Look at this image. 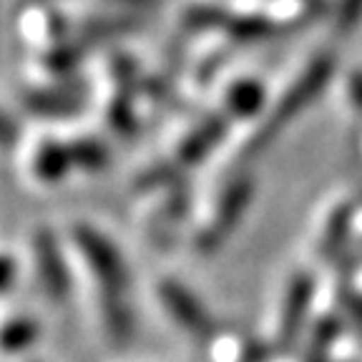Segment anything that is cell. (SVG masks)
<instances>
[{"mask_svg":"<svg viewBox=\"0 0 362 362\" xmlns=\"http://www.w3.org/2000/svg\"><path fill=\"white\" fill-rule=\"evenodd\" d=\"M342 302H345V310L350 315V320L362 329V292L357 289H345L342 292Z\"/></svg>","mask_w":362,"mask_h":362,"instance_id":"cell-22","label":"cell"},{"mask_svg":"<svg viewBox=\"0 0 362 362\" xmlns=\"http://www.w3.org/2000/svg\"><path fill=\"white\" fill-rule=\"evenodd\" d=\"M45 63L53 68V71H71V68L78 63V51H76L74 45H66L61 43L56 48V51L48 53V58H45Z\"/></svg>","mask_w":362,"mask_h":362,"instance_id":"cell-21","label":"cell"},{"mask_svg":"<svg viewBox=\"0 0 362 362\" xmlns=\"http://www.w3.org/2000/svg\"><path fill=\"white\" fill-rule=\"evenodd\" d=\"M74 242L78 244L93 277L103 287V297H124L126 287H129V272H126L124 257L119 255V249L88 224L76 226Z\"/></svg>","mask_w":362,"mask_h":362,"instance_id":"cell-2","label":"cell"},{"mask_svg":"<svg viewBox=\"0 0 362 362\" xmlns=\"http://www.w3.org/2000/svg\"><path fill=\"white\" fill-rule=\"evenodd\" d=\"M111 124L116 131H121V134H129V131H134L136 126V119H134V111H131L129 101L126 98H116L111 106Z\"/></svg>","mask_w":362,"mask_h":362,"instance_id":"cell-20","label":"cell"},{"mask_svg":"<svg viewBox=\"0 0 362 362\" xmlns=\"http://www.w3.org/2000/svg\"><path fill=\"white\" fill-rule=\"evenodd\" d=\"M347 93H350L352 106L362 113V71H352L350 74V78H347Z\"/></svg>","mask_w":362,"mask_h":362,"instance_id":"cell-23","label":"cell"},{"mask_svg":"<svg viewBox=\"0 0 362 362\" xmlns=\"http://www.w3.org/2000/svg\"><path fill=\"white\" fill-rule=\"evenodd\" d=\"M312 297H315V282H312V277L310 274H297L289 282L287 294H284V310L277 327V345L282 350H292L297 337H300L302 325H305L307 315H310Z\"/></svg>","mask_w":362,"mask_h":362,"instance_id":"cell-5","label":"cell"},{"mask_svg":"<svg viewBox=\"0 0 362 362\" xmlns=\"http://www.w3.org/2000/svg\"><path fill=\"white\" fill-rule=\"evenodd\" d=\"M352 206L350 204H339L334 206L332 214L327 216V224H325L322 232V242H320V249H322L327 257H337L342 249H345L347 239H350L352 232Z\"/></svg>","mask_w":362,"mask_h":362,"instance_id":"cell-10","label":"cell"},{"mask_svg":"<svg viewBox=\"0 0 362 362\" xmlns=\"http://www.w3.org/2000/svg\"><path fill=\"white\" fill-rule=\"evenodd\" d=\"M264 106V86L255 78H239L226 90V113L234 119H252Z\"/></svg>","mask_w":362,"mask_h":362,"instance_id":"cell-9","label":"cell"},{"mask_svg":"<svg viewBox=\"0 0 362 362\" xmlns=\"http://www.w3.org/2000/svg\"><path fill=\"white\" fill-rule=\"evenodd\" d=\"M13 131H16V121L11 116H6V121H3V139H6L8 146L13 144Z\"/></svg>","mask_w":362,"mask_h":362,"instance_id":"cell-25","label":"cell"},{"mask_svg":"<svg viewBox=\"0 0 362 362\" xmlns=\"http://www.w3.org/2000/svg\"><path fill=\"white\" fill-rule=\"evenodd\" d=\"M113 3H126V6H151L156 0H113Z\"/></svg>","mask_w":362,"mask_h":362,"instance_id":"cell-26","label":"cell"},{"mask_svg":"<svg viewBox=\"0 0 362 362\" xmlns=\"http://www.w3.org/2000/svg\"><path fill=\"white\" fill-rule=\"evenodd\" d=\"M224 33L229 38L239 40V43H255V40L269 38V35L277 33V25L267 16H252V13L239 16V13H232L224 25Z\"/></svg>","mask_w":362,"mask_h":362,"instance_id":"cell-11","label":"cell"},{"mask_svg":"<svg viewBox=\"0 0 362 362\" xmlns=\"http://www.w3.org/2000/svg\"><path fill=\"white\" fill-rule=\"evenodd\" d=\"M136 23L131 18H103V21H90L83 28V33L88 38H103V35H113V33H124L131 30Z\"/></svg>","mask_w":362,"mask_h":362,"instance_id":"cell-18","label":"cell"},{"mask_svg":"<svg viewBox=\"0 0 362 362\" xmlns=\"http://www.w3.org/2000/svg\"><path fill=\"white\" fill-rule=\"evenodd\" d=\"M158 297L164 302L166 312H169L187 332L197 334V337H206V334L211 332L214 322H211L209 312L204 310L202 302H199L187 287H181L174 279H164V282L158 284Z\"/></svg>","mask_w":362,"mask_h":362,"instance_id":"cell-6","label":"cell"},{"mask_svg":"<svg viewBox=\"0 0 362 362\" xmlns=\"http://www.w3.org/2000/svg\"><path fill=\"white\" fill-rule=\"evenodd\" d=\"M332 71H334V58L329 56V53L317 56L315 61L305 68V74L284 90V96L277 101V106L272 108L267 121L255 131V136H252V141H249V146H247L249 156L264 151V148L279 136V131H282L297 113L305 111V108L327 88L329 78H332Z\"/></svg>","mask_w":362,"mask_h":362,"instance_id":"cell-1","label":"cell"},{"mask_svg":"<svg viewBox=\"0 0 362 362\" xmlns=\"http://www.w3.org/2000/svg\"><path fill=\"white\" fill-rule=\"evenodd\" d=\"M337 334H339V322L334 317L320 320L315 332H312L310 345H307L305 362H327V355L332 350V342L337 339Z\"/></svg>","mask_w":362,"mask_h":362,"instance_id":"cell-14","label":"cell"},{"mask_svg":"<svg viewBox=\"0 0 362 362\" xmlns=\"http://www.w3.org/2000/svg\"><path fill=\"white\" fill-rule=\"evenodd\" d=\"M229 16H232V13L224 11V8H219V6H194L187 11V25L202 28V30H206V28L224 30Z\"/></svg>","mask_w":362,"mask_h":362,"instance_id":"cell-17","label":"cell"},{"mask_svg":"<svg viewBox=\"0 0 362 362\" xmlns=\"http://www.w3.org/2000/svg\"><path fill=\"white\" fill-rule=\"evenodd\" d=\"M71 153H74V164L88 171L103 169L108 161L106 146L96 139H78L76 144H71Z\"/></svg>","mask_w":362,"mask_h":362,"instance_id":"cell-15","label":"cell"},{"mask_svg":"<svg viewBox=\"0 0 362 362\" xmlns=\"http://www.w3.org/2000/svg\"><path fill=\"white\" fill-rule=\"evenodd\" d=\"M13 279H16V262H13V257H3V262H0V282H3V292H8V289L13 287Z\"/></svg>","mask_w":362,"mask_h":362,"instance_id":"cell-24","label":"cell"},{"mask_svg":"<svg viewBox=\"0 0 362 362\" xmlns=\"http://www.w3.org/2000/svg\"><path fill=\"white\" fill-rule=\"evenodd\" d=\"M362 21V0H339L337 13H334V28L339 33H347Z\"/></svg>","mask_w":362,"mask_h":362,"instance_id":"cell-19","label":"cell"},{"mask_svg":"<svg viewBox=\"0 0 362 362\" xmlns=\"http://www.w3.org/2000/svg\"><path fill=\"white\" fill-rule=\"evenodd\" d=\"M25 106L33 113L40 116H74L76 111L83 108V98L74 96V93H45V90H35L25 96Z\"/></svg>","mask_w":362,"mask_h":362,"instance_id":"cell-13","label":"cell"},{"mask_svg":"<svg viewBox=\"0 0 362 362\" xmlns=\"http://www.w3.org/2000/svg\"><path fill=\"white\" fill-rule=\"evenodd\" d=\"M226 129H229V113H214L209 119H204L202 124L179 144L176 156L171 158V161H174L181 171L197 166L199 161H204V158L209 156L211 148L224 139Z\"/></svg>","mask_w":362,"mask_h":362,"instance_id":"cell-7","label":"cell"},{"mask_svg":"<svg viewBox=\"0 0 362 362\" xmlns=\"http://www.w3.org/2000/svg\"><path fill=\"white\" fill-rule=\"evenodd\" d=\"M35 264H38L40 282H43L45 294L53 302H63L71 292V277L68 267L63 262V252L58 247V239L51 229H38L35 232Z\"/></svg>","mask_w":362,"mask_h":362,"instance_id":"cell-4","label":"cell"},{"mask_svg":"<svg viewBox=\"0 0 362 362\" xmlns=\"http://www.w3.org/2000/svg\"><path fill=\"white\" fill-rule=\"evenodd\" d=\"M252 194H255V181L249 176L242 179H234L229 187L224 189L219 204H216L214 216H211V224L199 234L197 249L204 255H211L221 244L226 242V237L237 229V224L242 221L244 211H247L249 202H252Z\"/></svg>","mask_w":362,"mask_h":362,"instance_id":"cell-3","label":"cell"},{"mask_svg":"<svg viewBox=\"0 0 362 362\" xmlns=\"http://www.w3.org/2000/svg\"><path fill=\"white\" fill-rule=\"evenodd\" d=\"M103 320H106V332L113 339V345H126L134 334V315L124 297H103Z\"/></svg>","mask_w":362,"mask_h":362,"instance_id":"cell-12","label":"cell"},{"mask_svg":"<svg viewBox=\"0 0 362 362\" xmlns=\"http://www.w3.org/2000/svg\"><path fill=\"white\" fill-rule=\"evenodd\" d=\"M71 166H74V153H71V146L61 141H45L35 151L33 169L40 181H48V184L61 181Z\"/></svg>","mask_w":362,"mask_h":362,"instance_id":"cell-8","label":"cell"},{"mask_svg":"<svg viewBox=\"0 0 362 362\" xmlns=\"http://www.w3.org/2000/svg\"><path fill=\"white\" fill-rule=\"evenodd\" d=\"M38 334V327H35L33 320H25V317H18V320H11L3 329V342H6L8 352H18L23 347H28L30 342Z\"/></svg>","mask_w":362,"mask_h":362,"instance_id":"cell-16","label":"cell"}]
</instances>
